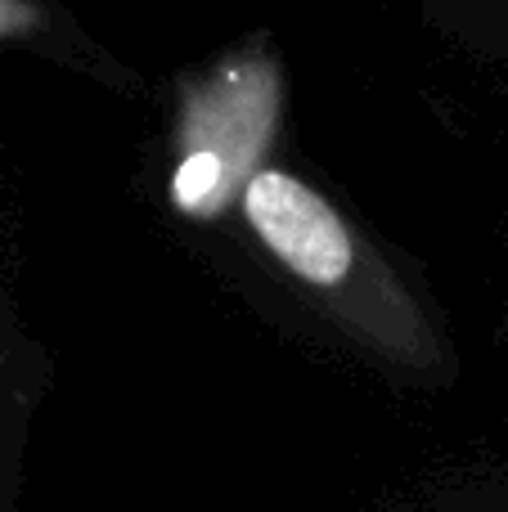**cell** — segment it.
<instances>
[{"label":"cell","instance_id":"cell-1","mask_svg":"<svg viewBox=\"0 0 508 512\" xmlns=\"http://www.w3.org/2000/svg\"><path fill=\"white\" fill-rule=\"evenodd\" d=\"M239 216L257 234L261 252L320 297L356 342L419 373L441 360V342L419 301L365 248L347 216L297 171L266 167L243 189Z\"/></svg>","mask_w":508,"mask_h":512},{"label":"cell","instance_id":"cell-2","mask_svg":"<svg viewBox=\"0 0 508 512\" xmlns=\"http://www.w3.org/2000/svg\"><path fill=\"white\" fill-rule=\"evenodd\" d=\"M284 126V63L248 41L185 81L167 194L185 221L239 212V198L270 167Z\"/></svg>","mask_w":508,"mask_h":512},{"label":"cell","instance_id":"cell-3","mask_svg":"<svg viewBox=\"0 0 508 512\" xmlns=\"http://www.w3.org/2000/svg\"><path fill=\"white\" fill-rule=\"evenodd\" d=\"M446 14L468 27H491L504 23V0H446Z\"/></svg>","mask_w":508,"mask_h":512},{"label":"cell","instance_id":"cell-4","mask_svg":"<svg viewBox=\"0 0 508 512\" xmlns=\"http://www.w3.org/2000/svg\"><path fill=\"white\" fill-rule=\"evenodd\" d=\"M0 27H5V0H0Z\"/></svg>","mask_w":508,"mask_h":512}]
</instances>
